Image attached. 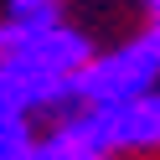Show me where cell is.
<instances>
[{
    "instance_id": "6da1fadb",
    "label": "cell",
    "mask_w": 160,
    "mask_h": 160,
    "mask_svg": "<svg viewBox=\"0 0 160 160\" xmlns=\"http://www.w3.org/2000/svg\"><path fill=\"white\" fill-rule=\"evenodd\" d=\"M155 83H160V31L150 26L108 52H93V62L78 72V108L124 103V98L150 93Z\"/></svg>"
},
{
    "instance_id": "7a4b0ae2",
    "label": "cell",
    "mask_w": 160,
    "mask_h": 160,
    "mask_svg": "<svg viewBox=\"0 0 160 160\" xmlns=\"http://www.w3.org/2000/svg\"><path fill=\"white\" fill-rule=\"evenodd\" d=\"M114 139H108L98 108H67L52 129L42 134L36 160H114Z\"/></svg>"
},
{
    "instance_id": "3957f363",
    "label": "cell",
    "mask_w": 160,
    "mask_h": 160,
    "mask_svg": "<svg viewBox=\"0 0 160 160\" xmlns=\"http://www.w3.org/2000/svg\"><path fill=\"white\" fill-rule=\"evenodd\" d=\"M98 119H103L108 139H114L119 155H139V150H160V83L150 88V93L139 98H124V103H108L98 108Z\"/></svg>"
},
{
    "instance_id": "277c9868",
    "label": "cell",
    "mask_w": 160,
    "mask_h": 160,
    "mask_svg": "<svg viewBox=\"0 0 160 160\" xmlns=\"http://www.w3.org/2000/svg\"><path fill=\"white\" fill-rule=\"evenodd\" d=\"M42 134L31 129V114H0V160H36Z\"/></svg>"
},
{
    "instance_id": "5b68a950",
    "label": "cell",
    "mask_w": 160,
    "mask_h": 160,
    "mask_svg": "<svg viewBox=\"0 0 160 160\" xmlns=\"http://www.w3.org/2000/svg\"><path fill=\"white\" fill-rule=\"evenodd\" d=\"M36 11H57V0H11V16H36Z\"/></svg>"
},
{
    "instance_id": "8992f818",
    "label": "cell",
    "mask_w": 160,
    "mask_h": 160,
    "mask_svg": "<svg viewBox=\"0 0 160 160\" xmlns=\"http://www.w3.org/2000/svg\"><path fill=\"white\" fill-rule=\"evenodd\" d=\"M11 57V31H5V21H0V62Z\"/></svg>"
},
{
    "instance_id": "52a82bcc",
    "label": "cell",
    "mask_w": 160,
    "mask_h": 160,
    "mask_svg": "<svg viewBox=\"0 0 160 160\" xmlns=\"http://www.w3.org/2000/svg\"><path fill=\"white\" fill-rule=\"evenodd\" d=\"M145 5H150V16H160V0H145Z\"/></svg>"
},
{
    "instance_id": "ba28073f",
    "label": "cell",
    "mask_w": 160,
    "mask_h": 160,
    "mask_svg": "<svg viewBox=\"0 0 160 160\" xmlns=\"http://www.w3.org/2000/svg\"><path fill=\"white\" fill-rule=\"evenodd\" d=\"M155 31H160V16H155Z\"/></svg>"
}]
</instances>
